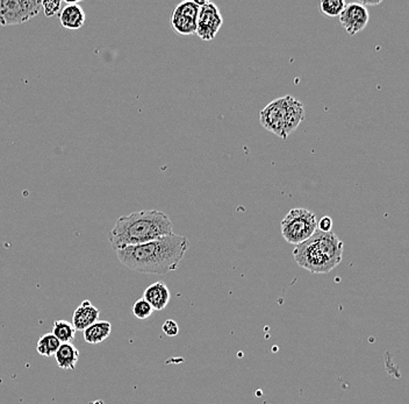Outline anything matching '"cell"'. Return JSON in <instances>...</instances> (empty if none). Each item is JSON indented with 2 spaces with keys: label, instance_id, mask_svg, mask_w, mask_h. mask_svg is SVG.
<instances>
[{
  "label": "cell",
  "instance_id": "12",
  "mask_svg": "<svg viewBox=\"0 0 409 404\" xmlns=\"http://www.w3.org/2000/svg\"><path fill=\"white\" fill-rule=\"evenodd\" d=\"M101 311L97 307H94L90 301L85 300L79 304L72 316V325L76 331H84L90 325L99 321Z\"/></svg>",
  "mask_w": 409,
  "mask_h": 404
},
{
  "label": "cell",
  "instance_id": "11",
  "mask_svg": "<svg viewBox=\"0 0 409 404\" xmlns=\"http://www.w3.org/2000/svg\"><path fill=\"white\" fill-rule=\"evenodd\" d=\"M58 19L62 27L77 31L83 27L87 20V15L77 1H65L64 6L58 13Z\"/></svg>",
  "mask_w": 409,
  "mask_h": 404
},
{
  "label": "cell",
  "instance_id": "21",
  "mask_svg": "<svg viewBox=\"0 0 409 404\" xmlns=\"http://www.w3.org/2000/svg\"><path fill=\"white\" fill-rule=\"evenodd\" d=\"M162 330L168 337H176L180 333V326L173 319H168L162 325Z\"/></svg>",
  "mask_w": 409,
  "mask_h": 404
},
{
  "label": "cell",
  "instance_id": "8",
  "mask_svg": "<svg viewBox=\"0 0 409 404\" xmlns=\"http://www.w3.org/2000/svg\"><path fill=\"white\" fill-rule=\"evenodd\" d=\"M259 121L266 131L279 137L283 140H288L284 133L285 125V96L266 105L259 112Z\"/></svg>",
  "mask_w": 409,
  "mask_h": 404
},
{
  "label": "cell",
  "instance_id": "7",
  "mask_svg": "<svg viewBox=\"0 0 409 404\" xmlns=\"http://www.w3.org/2000/svg\"><path fill=\"white\" fill-rule=\"evenodd\" d=\"M223 25V18L219 8L212 1H201L195 33L201 40H214Z\"/></svg>",
  "mask_w": 409,
  "mask_h": 404
},
{
  "label": "cell",
  "instance_id": "15",
  "mask_svg": "<svg viewBox=\"0 0 409 404\" xmlns=\"http://www.w3.org/2000/svg\"><path fill=\"white\" fill-rule=\"evenodd\" d=\"M84 333V340L90 345H98L108 337L111 336L112 324L107 321H97L89 328H85Z\"/></svg>",
  "mask_w": 409,
  "mask_h": 404
},
{
  "label": "cell",
  "instance_id": "13",
  "mask_svg": "<svg viewBox=\"0 0 409 404\" xmlns=\"http://www.w3.org/2000/svg\"><path fill=\"white\" fill-rule=\"evenodd\" d=\"M143 298L150 304L154 311H161L164 310L169 304L171 294L166 283L155 282L144 290Z\"/></svg>",
  "mask_w": 409,
  "mask_h": 404
},
{
  "label": "cell",
  "instance_id": "5",
  "mask_svg": "<svg viewBox=\"0 0 409 404\" xmlns=\"http://www.w3.org/2000/svg\"><path fill=\"white\" fill-rule=\"evenodd\" d=\"M40 0H0V25H21L41 11Z\"/></svg>",
  "mask_w": 409,
  "mask_h": 404
},
{
  "label": "cell",
  "instance_id": "16",
  "mask_svg": "<svg viewBox=\"0 0 409 404\" xmlns=\"http://www.w3.org/2000/svg\"><path fill=\"white\" fill-rule=\"evenodd\" d=\"M76 331L71 321H64V319H58L55 321L53 324V331L54 335L61 344H72L76 338Z\"/></svg>",
  "mask_w": 409,
  "mask_h": 404
},
{
  "label": "cell",
  "instance_id": "6",
  "mask_svg": "<svg viewBox=\"0 0 409 404\" xmlns=\"http://www.w3.org/2000/svg\"><path fill=\"white\" fill-rule=\"evenodd\" d=\"M201 1L185 0L177 5L171 15L173 31L180 35H193L197 33V19Z\"/></svg>",
  "mask_w": 409,
  "mask_h": 404
},
{
  "label": "cell",
  "instance_id": "10",
  "mask_svg": "<svg viewBox=\"0 0 409 404\" xmlns=\"http://www.w3.org/2000/svg\"><path fill=\"white\" fill-rule=\"evenodd\" d=\"M304 120H305V108L302 101H297L290 94L285 96V125H284L285 137H290L300 126V124Z\"/></svg>",
  "mask_w": 409,
  "mask_h": 404
},
{
  "label": "cell",
  "instance_id": "20",
  "mask_svg": "<svg viewBox=\"0 0 409 404\" xmlns=\"http://www.w3.org/2000/svg\"><path fill=\"white\" fill-rule=\"evenodd\" d=\"M62 4L63 3L60 0H44V1H41V8H44V15L47 18H51L60 13Z\"/></svg>",
  "mask_w": 409,
  "mask_h": 404
},
{
  "label": "cell",
  "instance_id": "19",
  "mask_svg": "<svg viewBox=\"0 0 409 404\" xmlns=\"http://www.w3.org/2000/svg\"><path fill=\"white\" fill-rule=\"evenodd\" d=\"M153 314H154V309L150 304L148 303L147 301L144 300L143 297L134 303L133 314L137 319L144 321V319L150 317Z\"/></svg>",
  "mask_w": 409,
  "mask_h": 404
},
{
  "label": "cell",
  "instance_id": "22",
  "mask_svg": "<svg viewBox=\"0 0 409 404\" xmlns=\"http://www.w3.org/2000/svg\"><path fill=\"white\" fill-rule=\"evenodd\" d=\"M333 224H334V223H333V219H331V217H322V218L317 221V230L322 232H331Z\"/></svg>",
  "mask_w": 409,
  "mask_h": 404
},
{
  "label": "cell",
  "instance_id": "2",
  "mask_svg": "<svg viewBox=\"0 0 409 404\" xmlns=\"http://www.w3.org/2000/svg\"><path fill=\"white\" fill-rule=\"evenodd\" d=\"M173 233V221L166 213L158 210H144L120 217L108 233V240L112 249L119 251L130 246L142 245Z\"/></svg>",
  "mask_w": 409,
  "mask_h": 404
},
{
  "label": "cell",
  "instance_id": "14",
  "mask_svg": "<svg viewBox=\"0 0 409 404\" xmlns=\"http://www.w3.org/2000/svg\"><path fill=\"white\" fill-rule=\"evenodd\" d=\"M79 354L78 348L72 344H61L54 357L60 369L73 371L78 364Z\"/></svg>",
  "mask_w": 409,
  "mask_h": 404
},
{
  "label": "cell",
  "instance_id": "4",
  "mask_svg": "<svg viewBox=\"0 0 409 404\" xmlns=\"http://www.w3.org/2000/svg\"><path fill=\"white\" fill-rule=\"evenodd\" d=\"M317 230L315 213L302 208H295L288 211L281 223L280 231L284 239L292 245H299L311 238Z\"/></svg>",
  "mask_w": 409,
  "mask_h": 404
},
{
  "label": "cell",
  "instance_id": "3",
  "mask_svg": "<svg viewBox=\"0 0 409 404\" xmlns=\"http://www.w3.org/2000/svg\"><path fill=\"white\" fill-rule=\"evenodd\" d=\"M345 244L334 232L316 230L306 242L295 246V260L300 267L314 274H327L341 264Z\"/></svg>",
  "mask_w": 409,
  "mask_h": 404
},
{
  "label": "cell",
  "instance_id": "9",
  "mask_svg": "<svg viewBox=\"0 0 409 404\" xmlns=\"http://www.w3.org/2000/svg\"><path fill=\"white\" fill-rule=\"evenodd\" d=\"M370 20L369 10L363 6L360 3H349L345 4V10L340 15V22L343 28L350 34L356 35L357 33L362 32Z\"/></svg>",
  "mask_w": 409,
  "mask_h": 404
},
{
  "label": "cell",
  "instance_id": "1",
  "mask_svg": "<svg viewBox=\"0 0 409 404\" xmlns=\"http://www.w3.org/2000/svg\"><path fill=\"white\" fill-rule=\"evenodd\" d=\"M189 247L190 242L186 237L173 233L115 252L119 261L132 271L143 274L164 275L180 267Z\"/></svg>",
  "mask_w": 409,
  "mask_h": 404
},
{
  "label": "cell",
  "instance_id": "17",
  "mask_svg": "<svg viewBox=\"0 0 409 404\" xmlns=\"http://www.w3.org/2000/svg\"><path fill=\"white\" fill-rule=\"evenodd\" d=\"M60 346H61L60 340L53 333H46L44 336L40 337L36 345V351L42 357H54Z\"/></svg>",
  "mask_w": 409,
  "mask_h": 404
},
{
  "label": "cell",
  "instance_id": "18",
  "mask_svg": "<svg viewBox=\"0 0 409 404\" xmlns=\"http://www.w3.org/2000/svg\"><path fill=\"white\" fill-rule=\"evenodd\" d=\"M345 1L343 0H322L320 4V10L323 15L328 18L340 17L345 8Z\"/></svg>",
  "mask_w": 409,
  "mask_h": 404
}]
</instances>
